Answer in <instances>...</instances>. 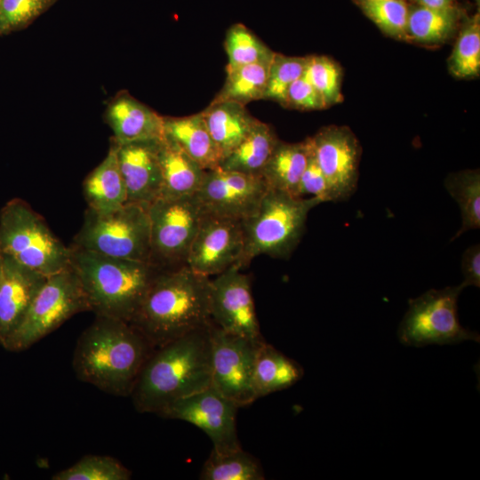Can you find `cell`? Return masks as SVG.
Returning a JSON list of instances; mask_svg holds the SVG:
<instances>
[{
    "instance_id": "6da1fadb",
    "label": "cell",
    "mask_w": 480,
    "mask_h": 480,
    "mask_svg": "<svg viewBox=\"0 0 480 480\" xmlns=\"http://www.w3.org/2000/svg\"><path fill=\"white\" fill-rule=\"evenodd\" d=\"M211 325L152 350L130 395L139 412L157 414L174 401L211 386Z\"/></svg>"
},
{
    "instance_id": "7a4b0ae2",
    "label": "cell",
    "mask_w": 480,
    "mask_h": 480,
    "mask_svg": "<svg viewBox=\"0 0 480 480\" xmlns=\"http://www.w3.org/2000/svg\"><path fill=\"white\" fill-rule=\"evenodd\" d=\"M210 281L187 265L162 268L129 324L153 349L209 324Z\"/></svg>"
},
{
    "instance_id": "3957f363",
    "label": "cell",
    "mask_w": 480,
    "mask_h": 480,
    "mask_svg": "<svg viewBox=\"0 0 480 480\" xmlns=\"http://www.w3.org/2000/svg\"><path fill=\"white\" fill-rule=\"evenodd\" d=\"M152 350L129 323L96 316L77 340L73 369L80 380L103 392L127 396Z\"/></svg>"
},
{
    "instance_id": "277c9868",
    "label": "cell",
    "mask_w": 480,
    "mask_h": 480,
    "mask_svg": "<svg viewBox=\"0 0 480 480\" xmlns=\"http://www.w3.org/2000/svg\"><path fill=\"white\" fill-rule=\"evenodd\" d=\"M70 249V267L80 280L90 311L130 323L162 268L72 245Z\"/></svg>"
},
{
    "instance_id": "5b68a950",
    "label": "cell",
    "mask_w": 480,
    "mask_h": 480,
    "mask_svg": "<svg viewBox=\"0 0 480 480\" xmlns=\"http://www.w3.org/2000/svg\"><path fill=\"white\" fill-rule=\"evenodd\" d=\"M320 204L313 196L268 188L256 212L243 220L244 252L235 266L243 269L260 255L288 259L304 234L308 212Z\"/></svg>"
},
{
    "instance_id": "8992f818",
    "label": "cell",
    "mask_w": 480,
    "mask_h": 480,
    "mask_svg": "<svg viewBox=\"0 0 480 480\" xmlns=\"http://www.w3.org/2000/svg\"><path fill=\"white\" fill-rule=\"evenodd\" d=\"M70 246L26 201L13 198L0 210V253L45 276L70 266Z\"/></svg>"
},
{
    "instance_id": "52a82bcc",
    "label": "cell",
    "mask_w": 480,
    "mask_h": 480,
    "mask_svg": "<svg viewBox=\"0 0 480 480\" xmlns=\"http://www.w3.org/2000/svg\"><path fill=\"white\" fill-rule=\"evenodd\" d=\"M71 245L109 257L150 262L148 207L126 203L105 212L87 208Z\"/></svg>"
},
{
    "instance_id": "ba28073f",
    "label": "cell",
    "mask_w": 480,
    "mask_h": 480,
    "mask_svg": "<svg viewBox=\"0 0 480 480\" xmlns=\"http://www.w3.org/2000/svg\"><path fill=\"white\" fill-rule=\"evenodd\" d=\"M84 311H90V307L80 280L69 266L47 276L20 324L1 345L10 351L28 349Z\"/></svg>"
},
{
    "instance_id": "9c48e42d",
    "label": "cell",
    "mask_w": 480,
    "mask_h": 480,
    "mask_svg": "<svg viewBox=\"0 0 480 480\" xmlns=\"http://www.w3.org/2000/svg\"><path fill=\"white\" fill-rule=\"evenodd\" d=\"M464 288L431 289L409 300V308L397 332L401 343L420 348L427 345L479 342L478 332L464 328L459 321L457 301Z\"/></svg>"
},
{
    "instance_id": "30bf717a",
    "label": "cell",
    "mask_w": 480,
    "mask_h": 480,
    "mask_svg": "<svg viewBox=\"0 0 480 480\" xmlns=\"http://www.w3.org/2000/svg\"><path fill=\"white\" fill-rule=\"evenodd\" d=\"M150 262L160 268L186 265L204 212L196 196L158 197L148 207Z\"/></svg>"
},
{
    "instance_id": "8fae6325",
    "label": "cell",
    "mask_w": 480,
    "mask_h": 480,
    "mask_svg": "<svg viewBox=\"0 0 480 480\" xmlns=\"http://www.w3.org/2000/svg\"><path fill=\"white\" fill-rule=\"evenodd\" d=\"M263 340L229 333L211 325V387L239 407L256 400L252 378Z\"/></svg>"
},
{
    "instance_id": "7c38bea8",
    "label": "cell",
    "mask_w": 480,
    "mask_h": 480,
    "mask_svg": "<svg viewBox=\"0 0 480 480\" xmlns=\"http://www.w3.org/2000/svg\"><path fill=\"white\" fill-rule=\"evenodd\" d=\"M239 406L212 387L170 404L157 414L188 422L203 430L212 443V451L225 453L241 448L236 431Z\"/></svg>"
},
{
    "instance_id": "4fadbf2b",
    "label": "cell",
    "mask_w": 480,
    "mask_h": 480,
    "mask_svg": "<svg viewBox=\"0 0 480 480\" xmlns=\"http://www.w3.org/2000/svg\"><path fill=\"white\" fill-rule=\"evenodd\" d=\"M267 190L260 176L219 166L204 171L196 196L204 214L243 221L256 212Z\"/></svg>"
},
{
    "instance_id": "5bb4252c",
    "label": "cell",
    "mask_w": 480,
    "mask_h": 480,
    "mask_svg": "<svg viewBox=\"0 0 480 480\" xmlns=\"http://www.w3.org/2000/svg\"><path fill=\"white\" fill-rule=\"evenodd\" d=\"M210 315L221 330L263 340L249 276L232 266L210 281Z\"/></svg>"
},
{
    "instance_id": "9a60e30c",
    "label": "cell",
    "mask_w": 480,
    "mask_h": 480,
    "mask_svg": "<svg viewBox=\"0 0 480 480\" xmlns=\"http://www.w3.org/2000/svg\"><path fill=\"white\" fill-rule=\"evenodd\" d=\"M309 141L335 202L350 197L356 189L361 157L356 135L347 126L329 125L309 137Z\"/></svg>"
},
{
    "instance_id": "2e32d148",
    "label": "cell",
    "mask_w": 480,
    "mask_h": 480,
    "mask_svg": "<svg viewBox=\"0 0 480 480\" xmlns=\"http://www.w3.org/2000/svg\"><path fill=\"white\" fill-rule=\"evenodd\" d=\"M244 246L242 220L204 214L186 265L199 275L215 276L236 265Z\"/></svg>"
},
{
    "instance_id": "e0dca14e",
    "label": "cell",
    "mask_w": 480,
    "mask_h": 480,
    "mask_svg": "<svg viewBox=\"0 0 480 480\" xmlns=\"http://www.w3.org/2000/svg\"><path fill=\"white\" fill-rule=\"evenodd\" d=\"M159 140L116 145L119 167L126 187V203L148 207L160 196L162 176L157 154Z\"/></svg>"
},
{
    "instance_id": "ac0fdd59",
    "label": "cell",
    "mask_w": 480,
    "mask_h": 480,
    "mask_svg": "<svg viewBox=\"0 0 480 480\" xmlns=\"http://www.w3.org/2000/svg\"><path fill=\"white\" fill-rule=\"evenodd\" d=\"M47 276L2 254L0 342L20 324Z\"/></svg>"
},
{
    "instance_id": "d6986e66",
    "label": "cell",
    "mask_w": 480,
    "mask_h": 480,
    "mask_svg": "<svg viewBox=\"0 0 480 480\" xmlns=\"http://www.w3.org/2000/svg\"><path fill=\"white\" fill-rule=\"evenodd\" d=\"M107 119L116 145L162 140L165 136L164 117L127 94L110 103Z\"/></svg>"
},
{
    "instance_id": "ffe728a7",
    "label": "cell",
    "mask_w": 480,
    "mask_h": 480,
    "mask_svg": "<svg viewBox=\"0 0 480 480\" xmlns=\"http://www.w3.org/2000/svg\"><path fill=\"white\" fill-rule=\"evenodd\" d=\"M157 154L162 176L159 197L180 198L196 195L204 170L166 136L159 140Z\"/></svg>"
},
{
    "instance_id": "44dd1931",
    "label": "cell",
    "mask_w": 480,
    "mask_h": 480,
    "mask_svg": "<svg viewBox=\"0 0 480 480\" xmlns=\"http://www.w3.org/2000/svg\"><path fill=\"white\" fill-rule=\"evenodd\" d=\"M165 136L173 140L204 171L220 166L222 154L200 113L183 117H164Z\"/></svg>"
},
{
    "instance_id": "7402d4cb",
    "label": "cell",
    "mask_w": 480,
    "mask_h": 480,
    "mask_svg": "<svg viewBox=\"0 0 480 480\" xmlns=\"http://www.w3.org/2000/svg\"><path fill=\"white\" fill-rule=\"evenodd\" d=\"M83 194L87 208L96 212H109L126 204V187L114 141L104 160L84 179Z\"/></svg>"
},
{
    "instance_id": "603a6c76",
    "label": "cell",
    "mask_w": 480,
    "mask_h": 480,
    "mask_svg": "<svg viewBox=\"0 0 480 480\" xmlns=\"http://www.w3.org/2000/svg\"><path fill=\"white\" fill-rule=\"evenodd\" d=\"M201 114L222 159L245 138L258 120L245 105L232 100L212 101Z\"/></svg>"
},
{
    "instance_id": "cb8c5ba5",
    "label": "cell",
    "mask_w": 480,
    "mask_h": 480,
    "mask_svg": "<svg viewBox=\"0 0 480 480\" xmlns=\"http://www.w3.org/2000/svg\"><path fill=\"white\" fill-rule=\"evenodd\" d=\"M308 155V138L298 143H287L279 140L260 173L268 188L300 196L299 186Z\"/></svg>"
},
{
    "instance_id": "d4e9b609",
    "label": "cell",
    "mask_w": 480,
    "mask_h": 480,
    "mask_svg": "<svg viewBox=\"0 0 480 480\" xmlns=\"http://www.w3.org/2000/svg\"><path fill=\"white\" fill-rule=\"evenodd\" d=\"M304 375V369L272 345L263 341L254 365L252 384L256 399L288 388Z\"/></svg>"
},
{
    "instance_id": "484cf974",
    "label": "cell",
    "mask_w": 480,
    "mask_h": 480,
    "mask_svg": "<svg viewBox=\"0 0 480 480\" xmlns=\"http://www.w3.org/2000/svg\"><path fill=\"white\" fill-rule=\"evenodd\" d=\"M278 141L272 127L257 120L245 138L221 160L220 167L260 176Z\"/></svg>"
},
{
    "instance_id": "4316f807",
    "label": "cell",
    "mask_w": 480,
    "mask_h": 480,
    "mask_svg": "<svg viewBox=\"0 0 480 480\" xmlns=\"http://www.w3.org/2000/svg\"><path fill=\"white\" fill-rule=\"evenodd\" d=\"M463 11L457 5L447 9L409 6L407 38L420 44H438L446 42L459 29Z\"/></svg>"
},
{
    "instance_id": "83f0119b",
    "label": "cell",
    "mask_w": 480,
    "mask_h": 480,
    "mask_svg": "<svg viewBox=\"0 0 480 480\" xmlns=\"http://www.w3.org/2000/svg\"><path fill=\"white\" fill-rule=\"evenodd\" d=\"M271 60L226 68L225 83L212 101L232 100L246 106L264 99Z\"/></svg>"
},
{
    "instance_id": "f1b7e54d",
    "label": "cell",
    "mask_w": 480,
    "mask_h": 480,
    "mask_svg": "<svg viewBox=\"0 0 480 480\" xmlns=\"http://www.w3.org/2000/svg\"><path fill=\"white\" fill-rule=\"evenodd\" d=\"M202 480H263L259 460L242 448L217 453L212 450L200 473Z\"/></svg>"
},
{
    "instance_id": "f546056e",
    "label": "cell",
    "mask_w": 480,
    "mask_h": 480,
    "mask_svg": "<svg viewBox=\"0 0 480 480\" xmlns=\"http://www.w3.org/2000/svg\"><path fill=\"white\" fill-rule=\"evenodd\" d=\"M444 186L459 204L461 227L452 240L465 232L480 227V174L479 170H467L450 174Z\"/></svg>"
},
{
    "instance_id": "4dcf8cb0",
    "label": "cell",
    "mask_w": 480,
    "mask_h": 480,
    "mask_svg": "<svg viewBox=\"0 0 480 480\" xmlns=\"http://www.w3.org/2000/svg\"><path fill=\"white\" fill-rule=\"evenodd\" d=\"M450 72L456 77L470 78L480 73L479 14L468 19L459 31L448 60Z\"/></svg>"
},
{
    "instance_id": "1f68e13d",
    "label": "cell",
    "mask_w": 480,
    "mask_h": 480,
    "mask_svg": "<svg viewBox=\"0 0 480 480\" xmlns=\"http://www.w3.org/2000/svg\"><path fill=\"white\" fill-rule=\"evenodd\" d=\"M225 50L228 57L226 68L270 60L275 53L242 23L234 24L228 29Z\"/></svg>"
},
{
    "instance_id": "d6a6232c",
    "label": "cell",
    "mask_w": 480,
    "mask_h": 480,
    "mask_svg": "<svg viewBox=\"0 0 480 480\" xmlns=\"http://www.w3.org/2000/svg\"><path fill=\"white\" fill-rule=\"evenodd\" d=\"M363 13L386 35L407 41L409 5L405 0H354Z\"/></svg>"
},
{
    "instance_id": "836d02e7",
    "label": "cell",
    "mask_w": 480,
    "mask_h": 480,
    "mask_svg": "<svg viewBox=\"0 0 480 480\" xmlns=\"http://www.w3.org/2000/svg\"><path fill=\"white\" fill-rule=\"evenodd\" d=\"M131 471L116 459L86 455L72 466L52 475V480H129Z\"/></svg>"
},
{
    "instance_id": "e575fe53",
    "label": "cell",
    "mask_w": 480,
    "mask_h": 480,
    "mask_svg": "<svg viewBox=\"0 0 480 480\" xmlns=\"http://www.w3.org/2000/svg\"><path fill=\"white\" fill-rule=\"evenodd\" d=\"M308 59V56L291 57L275 52L268 69L264 99L284 107L287 91L303 75Z\"/></svg>"
},
{
    "instance_id": "d590c367",
    "label": "cell",
    "mask_w": 480,
    "mask_h": 480,
    "mask_svg": "<svg viewBox=\"0 0 480 480\" xmlns=\"http://www.w3.org/2000/svg\"><path fill=\"white\" fill-rule=\"evenodd\" d=\"M303 76L324 100L326 107L342 100L340 67L326 56H308Z\"/></svg>"
},
{
    "instance_id": "8d00e7d4",
    "label": "cell",
    "mask_w": 480,
    "mask_h": 480,
    "mask_svg": "<svg viewBox=\"0 0 480 480\" xmlns=\"http://www.w3.org/2000/svg\"><path fill=\"white\" fill-rule=\"evenodd\" d=\"M50 0H0V35L20 28L47 6Z\"/></svg>"
},
{
    "instance_id": "74e56055",
    "label": "cell",
    "mask_w": 480,
    "mask_h": 480,
    "mask_svg": "<svg viewBox=\"0 0 480 480\" xmlns=\"http://www.w3.org/2000/svg\"><path fill=\"white\" fill-rule=\"evenodd\" d=\"M299 193L300 196H303L304 195H311L313 197L318 199L321 203L335 201L329 183L313 156L310 141L308 159L307 166L300 178Z\"/></svg>"
},
{
    "instance_id": "f35d334b",
    "label": "cell",
    "mask_w": 480,
    "mask_h": 480,
    "mask_svg": "<svg viewBox=\"0 0 480 480\" xmlns=\"http://www.w3.org/2000/svg\"><path fill=\"white\" fill-rule=\"evenodd\" d=\"M284 107L300 110L327 108L321 95L303 75L289 87Z\"/></svg>"
},
{
    "instance_id": "ab89813d",
    "label": "cell",
    "mask_w": 480,
    "mask_h": 480,
    "mask_svg": "<svg viewBox=\"0 0 480 480\" xmlns=\"http://www.w3.org/2000/svg\"><path fill=\"white\" fill-rule=\"evenodd\" d=\"M461 272L463 281L460 285L480 286V246L478 244L468 247L462 254Z\"/></svg>"
},
{
    "instance_id": "60d3db41",
    "label": "cell",
    "mask_w": 480,
    "mask_h": 480,
    "mask_svg": "<svg viewBox=\"0 0 480 480\" xmlns=\"http://www.w3.org/2000/svg\"><path fill=\"white\" fill-rule=\"evenodd\" d=\"M413 4L429 9H447L453 7L457 0H412Z\"/></svg>"
},
{
    "instance_id": "b9f144b4",
    "label": "cell",
    "mask_w": 480,
    "mask_h": 480,
    "mask_svg": "<svg viewBox=\"0 0 480 480\" xmlns=\"http://www.w3.org/2000/svg\"><path fill=\"white\" fill-rule=\"evenodd\" d=\"M1 266H2V254L0 253V271H1Z\"/></svg>"
},
{
    "instance_id": "7bdbcfd3",
    "label": "cell",
    "mask_w": 480,
    "mask_h": 480,
    "mask_svg": "<svg viewBox=\"0 0 480 480\" xmlns=\"http://www.w3.org/2000/svg\"><path fill=\"white\" fill-rule=\"evenodd\" d=\"M476 2L477 4H479V0H476Z\"/></svg>"
},
{
    "instance_id": "ee69618b",
    "label": "cell",
    "mask_w": 480,
    "mask_h": 480,
    "mask_svg": "<svg viewBox=\"0 0 480 480\" xmlns=\"http://www.w3.org/2000/svg\"><path fill=\"white\" fill-rule=\"evenodd\" d=\"M0 344H1V342H0Z\"/></svg>"
}]
</instances>
